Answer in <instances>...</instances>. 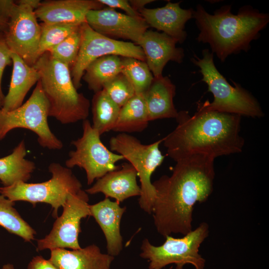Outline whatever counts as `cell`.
Masks as SVG:
<instances>
[{"instance_id":"1","label":"cell","mask_w":269,"mask_h":269,"mask_svg":"<svg viewBox=\"0 0 269 269\" xmlns=\"http://www.w3.org/2000/svg\"><path fill=\"white\" fill-rule=\"evenodd\" d=\"M214 158L195 154L176 162L170 176L152 182L155 192L152 214L157 232L165 237L192 230L193 212L213 190Z\"/></svg>"},{"instance_id":"2","label":"cell","mask_w":269,"mask_h":269,"mask_svg":"<svg viewBox=\"0 0 269 269\" xmlns=\"http://www.w3.org/2000/svg\"><path fill=\"white\" fill-rule=\"evenodd\" d=\"M241 117L217 111L197 110L191 116L179 111L176 127L163 138L167 155L177 162L195 154L215 159L241 152L245 144L240 134Z\"/></svg>"},{"instance_id":"3","label":"cell","mask_w":269,"mask_h":269,"mask_svg":"<svg viewBox=\"0 0 269 269\" xmlns=\"http://www.w3.org/2000/svg\"><path fill=\"white\" fill-rule=\"evenodd\" d=\"M231 8L225 5L210 14L199 4L193 10V18L199 30L197 40L208 43L222 62L231 55L248 52L269 22L268 13L252 6H242L236 14Z\"/></svg>"},{"instance_id":"4","label":"cell","mask_w":269,"mask_h":269,"mask_svg":"<svg viewBox=\"0 0 269 269\" xmlns=\"http://www.w3.org/2000/svg\"><path fill=\"white\" fill-rule=\"evenodd\" d=\"M33 66L40 75L39 81L49 105V117L64 125L87 119L90 102L78 92L68 66L46 52Z\"/></svg>"},{"instance_id":"5","label":"cell","mask_w":269,"mask_h":269,"mask_svg":"<svg viewBox=\"0 0 269 269\" xmlns=\"http://www.w3.org/2000/svg\"><path fill=\"white\" fill-rule=\"evenodd\" d=\"M191 61L199 68L202 81L214 97L211 103L207 101L199 103L197 111H217L253 118L264 116L260 103L250 92L235 82L231 85L219 72L214 62V54L209 49L202 50L201 57L194 54Z\"/></svg>"},{"instance_id":"6","label":"cell","mask_w":269,"mask_h":269,"mask_svg":"<svg viewBox=\"0 0 269 269\" xmlns=\"http://www.w3.org/2000/svg\"><path fill=\"white\" fill-rule=\"evenodd\" d=\"M48 170L52 177L46 181L17 182L9 186L0 187V194L13 202L24 201L33 205L37 203L48 204L53 209V216L56 218L58 209L63 206L68 196L79 193L82 190V185L70 168L59 163H50Z\"/></svg>"},{"instance_id":"7","label":"cell","mask_w":269,"mask_h":269,"mask_svg":"<svg viewBox=\"0 0 269 269\" xmlns=\"http://www.w3.org/2000/svg\"><path fill=\"white\" fill-rule=\"evenodd\" d=\"M163 138L148 144H144L136 137L126 133H120L111 137V151L122 155L129 161L137 172L140 183L141 193L138 204L145 212L151 214L155 192L151 177L163 162L165 156L159 149Z\"/></svg>"},{"instance_id":"8","label":"cell","mask_w":269,"mask_h":269,"mask_svg":"<svg viewBox=\"0 0 269 269\" xmlns=\"http://www.w3.org/2000/svg\"><path fill=\"white\" fill-rule=\"evenodd\" d=\"M209 227L202 222L182 238L166 236L160 246L152 245L147 239L142 241L140 256L149 262V269H161L175 264L176 269H183L186 264H191L195 269H204L205 261L199 254L202 243L209 235Z\"/></svg>"},{"instance_id":"9","label":"cell","mask_w":269,"mask_h":269,"mask_svg":"<svg viewBox=\"0 0 269 269\" xmlns=\"http://www.w3.org/2000/svg\"><path fill=\"white\" fill-rule=\"evenodd\" d=\"M48 117V103L38 81L29 99L19 107L7 112L0 109V140L12 130L23 128L34 133L42 147L60 150L63 143L51 131Z\"/></svg>"},{"instance_id":"10","label":"cell","mask_w":269,"mask_h":269,"mask_svg":"<svg viewBox=\"0 0 269 269\" xmlns=\"http://www.w3.org/2000/svg\"><path fill=\"white\" fill-rule=\"evenodd\" d=\"M82 130V136L71 142L75 149L69 152L65 165L70 169L75 166L83 168L86 174L87 184L91 185L95 179L119 169L120 166L116 163L125 158L103 144L101 135L88 120L83 121Z\"/></svg>"},{"instance_id":"11","label":"cell","mask_w":269,"mask_h":269,"mask_svg":"<svg viewBox=\"0 0 269 269\" xmlns=\"http://www.w3.org/2000/svg\"><path fill=\"white\" fill-rule=\"evenodd\" d=\"M81 40L77 59L71 68L73 83L78 89L85 70L94 60L107 55L132 57L145 61L141 47L133 42L110 38L94 30L86 22L82 24Z\"/></svg>"},{"instance_id":"12","label":"cell","mask_w":269,"mask_h":269,"mask_svg":"<svg viewBox=\"0 0 269 269\" xmlns=\"http://www.w3.org/2000/svg\"><path fill=\"white\" fill-rule=\"evenodd\" d=\"M88 201V194L83 190L76 194H70L62 207V214L57 217L50 232L37 240V250L80 249L78 236L81 220L91 216Z\"/></svg>"},{"instance_id":"13","label":"cell","mask_w":269,"mask_h":269,"mask_svg":"<svg viewBox=\"0 0 269 269\" xmlns=\"http://www.w3.org/2000/svg\"><path fill=\"white\" fill-rule=\"evenodd\" d=\"M40 24L34 9L18 0L12 9L4 38L12 51L26 63L33 66L38 59Z\"/></svg>"},{"instance_id":"14","label":"cell","mask_w":269,"mask_h":269,"mask_svg":"<svg viewBox=\"0 0 269 269\" xmlns=\"http://www.w3.org/2000/svg\"><path fill=\"white\" fill-rule=\"evenodd\" d=\"M86 22L101 34L131 40L136 44L149 27L141 16H132L110 7L89 11Z\"/></svg>"},{"instance_id":"15","label":"cell","mask_w":269,"mask_h":269,"mask_svg":"<svg viewBox=\"0 0 269 269\" xmlns=\"http://www.w3.org/2000/svg\"><path fill=\"white\" fill-rule=\"evenodd\" d=\"M177 41L163 32L147 30L137 44L142 49L147 64L154 77L162 75L163 70L170 61L182 62L184 50L176 46Z\"/></svg>"},{"instance_id":"16","label":"cell","mask_w":269,"mask_h":269,"mask_svg":"<svg viewBox=\"0 0 269 269\" xmlns=\"http://www.w3.org/2000/svg\"><path fill=\"white\" fill-rule=\"evenodd\" d=\"M98 0H53L41 1L34 12L46 24H81L86 22L87 13L103 8Z\"/></svg>"},{"instance_id":"17","label":"cell","mask_w":269,"mask_h":269,"mask_svg":"<svg viewBox=\"0 0 269 269\" xmlns=\"http://www.w3.org/2000/svg\"><path fill=\"white\" fill-rule=\"evenodd\" d=\"M180 2L168 1L162 7L144 8L139 13L149 26L162 31L178 43H182L187 36L185 30V24L193 18L194 9L182 8Z\"/></svg>"},{"instance_id":"18","label":"cell","mask_w":269,"mask_h":269,"mask_svg":"<svg viewBox=\"0 0 269 269\" xmlns=\"http://www.w3.org/2000/svg\"><path fill=\"white\" fill-rule=\"evenodd\" d=\"M137 174L130 163H124L118 169L106 173L85 191L87 194L103 193L106 198H114L118 202L132 197L140 196V187L137 183Z\"/></svg>"},{"instance_id":"19","label":"cell","mask_w":269,"mask_h":269,"mask_svg":"<svg viewBox=\"0 0 269 269\" xmlns=\"http://www.w3.org/2000/svg\"><path fill=\"white\" fill-rule=\"evenodd\" d=\"M114 257L103 254L91 245L71 251L57 248L51 250L49 262L57 269H110Z\"/></svg>"},{"instance_id":"20","label":"cell","mask_w":269,"mask_h":269,"mask_svg":"<svg viewBox=\"0 0 269 269\" xmlns=\"http://www.w3.org/2000/svg\"><path fill=\"white\" fill-rule=\"evenodd\" d=\"M126 209V207L120 206L119 202L112 201L109 198L90 205L91 216L95 218L105 236L108 254L113 257L119 255L123 249L120 223Z\"/></svg>"},{"instance_id":"21","label":"cell","mask_w":269,"mask_h":269,"mask_svg":"<svg viewBox=\"0 0 269 269\" xmlns=\"http://www.w3.org/2000/svg\"><path fill=\"white\" fill-rule=\"evenodd\" d=\"M176 87L167 76L154 77L148 88L142 93L149 121L163 119H176L178 111L173 98Z\"/></svg>"},{"instance_id":"22","label":"cell","mask_w":269,"mask_h":269,"mask_svg":"<svg viewBox=\"0 0 269 269\" xmlns=\"http://www.w3.org/2000/svg\"><path fill=\"white\" fill-rule=\"evenodd\" d=\"M11 58L13 67L11 81L1 108L6 112L21 106L29 90L40 79L38 72L33 66L28 65L14 53H12Z\"/></svg>"},{"instance_id":"23","label":"cell","mask_w":269,"mask_h":269,"mask_svg":"<svg viewBox=\"0 0 269 269\" xmlns=\"http://www.w3.org/2000/svg\"><path fill=\"white\" fill-rule=\"evenodd\" d=\"M27 150L24 140L9 155L0 158V181L7 187L16 182H27L35 169V163L25 158Z\"/></svg>"},{"instance_id":"24","label":"cell","mask_w":269,"mask_h":269,"mask_svg":"<svg viewBox=\"0 0 269 269\" xmlns=\"http://www.w3.org/2000/svg\"><path fill=\"white\" fill-rule=\"evenodd\" d=\"M148 112L142 94H136L120 109L112 131L120 133L141 132L148 126Z\"/></svg>"},{"instance_id":"25","label":"cell","mask_w":269,"mask_h":269,"mask_svg":"<svg viewBox=\"0 0 269 269\" xmlns=\"http://www.w3.org/2000/svg\"><path fill=\"white\" fill-rule=\"evenodd\" d=\"M122 58L111 55L92 61L85 70L82 79L94 93L102 90L105 85L122 72Z\"/></svg>"},{"instance_id":"26","label":"cell","mask_w":269,"mask_h":269,"mask_svg":"<svg viewBox=\"0 0 269 269\" xmlns=\"http://www.w3.org/2000/svg\"><path fill=\"white\" fill-rule=\"evenodd\" d=\"M120 109L104 89L95 93L92 101V126L100 135L113 130Z\"/></svg>"},{"instance_id":"27","label":"cell","mask_w":269,"mask_h":269,"mask_svg":"<svg viewBox=\"0 0 269 269\" xmlns=\"http://www.w3.org/2000/svg\"><path fill=\"white\" fill-rule=\"evenodd\" d=\"M14 202L0 194V226L30 242L34 239L36 232L14 208Z\"/></svg>"},{"instance_id":"28","label":"cell","mask_w":269,"mask_h":269,"mask_svg":"<svg viewBox=\"0 0 269 269\" xmlns=\"http://www.w3.org/2000/svg\"><path fill=\"white\" fill-rule=\"evenodd\" d=\"M122 73L133 85L135 93L142 94L154 77L145 61L132 57H122Z\"/></svg>"},{"instance_id":"29","label":"cell","mask_w":269,"mask_h":269,"mask_svg":"<svg viewBox=\"0 0 269 269\" xmlns=\"http://www.w3.org/2000/svg\"><path fill=\"white\" fill-rule=\"evenodd\" d=\"M79 24L42 23L41 35L38 50V58L46 52L54 47L81 25Z\"/></svg>"},{"instance_id":"30","label":"cell","mask_w":269,"mask_h":269,"mask_svg":"<svg viewBox=\"0 0 269 269\" xmlns=\"http://www.w3.org/2000/svg\"><path fill=\"white\" fill-rule=\"evenodd\" d=\"M81 25L61 43L48 51L53 58L71 68L77 59L80 47Z\"/></svg>"},{"instance_id":"31","label":"cell","mask_w":269,"mask_h":269,"mask_svg":"<svg viewBox=\"0 0 269 269\" xmlns=\"http://www.w3.org/2000/svg\"><path fill=\"white\" fill-rule=\"evenodd\" d=\"M103 89L120 108L135 94L133 85L122 72L106 84Z\"/></svg>"},{"instance_id":"32","label":"cell","mask_w":269,"mask_h":269,"mask_svg":"<svg viewBox=\"0 0 269 269\" xmlns=\"http://www.w3.org/2000/svg\"><path fill=\"white\" fill-rule=\"evenodd\" d=\"M12 53L6 43L4 34H0V101L2 105L5 97L2 90V77L5 68L12 63Z\"/></svg>"},{"instance_id":"33","label":"cell","mask_w":269,"mask_h":269,"mask_svg":"<svg viewBox=\"0 0 269 269\" xmlns=\"http://www.w3.org/2000/svg\"><path fill=\"white\" fill-rule=\"evenodd\" d=\"M15 1L11 0H0V34L6 32L12 9Z\"/></svg>"},{"instance_id":"34","label":"cell","mask_w":269,"mask_h":269,"mask_svg":"<svg viewBox=\"0 0 269 269\" xmlns=\"http://www.w3.org/2000/svg\"><path fill=\"white\" fill-rule=\"evenodd\" d=\"M104 6H108L111 8H120L124 10L127 14L136 17L141 16L140 14L134 10L127 0H98Z\"/></svg>"},{"instance_id":"35","label":"cell","mask_w":269,"mask_h":269,"mask_svg":"<svg viewBox=\"0 0 269 269\" xmlns=\"http://www.w3.org/2000/svg\"><path fill=\"white\" fill-rule=\"evenodd\" d=\"M27 269H57L49 261L42 257H34L29 263Z\"/></svg>"},{"instance_id":"36","label":"cell","mask_w":269,"mask_h":269,"mask_svg":"<svg viewBox=\"0 0 269 269\" xmlns=\"http://www.w3.org/2000/svg\"><path fill=\"white\" fill-rule=\"evenodd\" d=\"M154 1L153 0H130L129 2L132 8L139 13L140 10L144 8L145 5Z\"/></svg>"},{"instance_id":"37","label":"cell","mask_w":269,"mask_h":269,"mask_svg":"<svg viewBox=\"0 0 269 269\" xmlns=\"http://www.w3.org/2000/svg\"><path fill=\"white\" fill-rule=\"evenodd\" d=\"M18 1L31 6L34 9L38 7L41 2V1L39 0H19Z\"/></svg>"},{"instance_id":"38","label":"cell","mask_w":269,"mask_h":269,"mask_svg":"<svg viewBox=\"0 0 269 269\" xmlns=\"http://www.w3.org/2000/svg\"><path fill=\"white\" fill-rule=\"evenodd\" d=\"M1 269H14L13 266L10 264L4 265Z\"/></svg>"},{"instance_id":"39","label":"cell","mask_w":269,"mask_h":269,"mask_svg":"<svg viewBox=\"0 0 269 269\" xmlns=\"http://www.w3.org/2000/svg\"><path fill=\"white\" fill-rule=\"evenodd\" d=\"M2 106V103L0 101V107Z\"/></svg>"}]
</instances>
